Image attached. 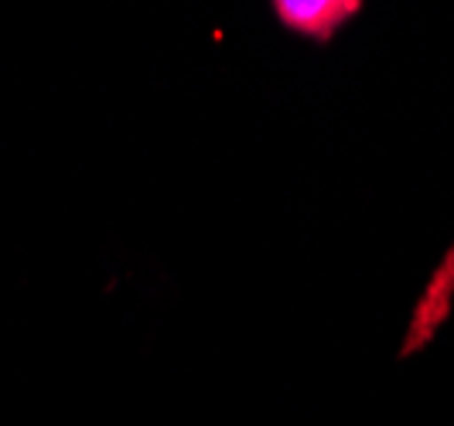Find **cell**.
I'll return each instance as SVG.
<instances>
[{
    "label": "cell",
    "instance_id": "cell-1",
    "mask_svg": "<svg viewBox=\"0 0 454 426\" xmlns=\"http://www.w3.org/2000/svg\"><path fill=\"white\" fill-rule=\"evenodd\" d=\"M277 24L308 42H332L363 14L365 0H267Z\"/></svg>",
    "mask_w": 454,
    "mask_h": 426
}]
</instances>
